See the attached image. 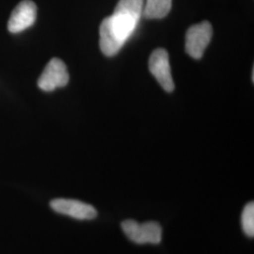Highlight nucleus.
Listing matches in <instances>:
<instances>
[{
	"label": "nucleus",
	"mask_w": 254,
	"mask_h": 254,
	"mask_svg": "<svg viewBox=\"0 0 254 254\" xmlns=\"http://www.w3.org/2000/svg\"><path fill=\"white\" fill-rule=\"evenodd\" d=\"M144 0H120L112 15L101 23L100 48L103 54L113 57L136 30L143 14Z\"/></svg>",
	"instance_id": "obj_1"
},
{
	"label": "nucleus",
	"mask_w": 254,
	"mask_h": 254,
	"mask_svg": "<svg viewBox=\"0 0 254 254\" xmlns=\"http://www.w3.org/2000/svg\"><path fill=\"white\" fill-rule=\"evenodd\" d=\"M121 226L127 238L138 245H157L161 242L162 228L157 222L149 221L140 224L135 220L127 219L122 222Z\"/></svg>",
	"instance_id": "obj_2"
},
{
	"label": "nucleus",
	"mask_w": 254,
	"mask_h": 254,
	"mask_svg": "<svg viewBox=\"0 0 254 254\" xmlns=\"http://www.w3.org/2000/svg\"><path fill=\"white\" fill-rule=\"evenodd\" d=\"M213 27L208 21L191 26L186 34V51L191 58L199 60L212 39Z\"/></svg>",
	"instance_id": "obj_3"
},
{
	"label": "nucleus",
	"mask_w": 254,
	"mask_h": 254,
	"mask_svg": "<svg viewBox=\"0 0 254 254\" xmlns=\"http://www.w3.org/2000/svg\"><path fill=\"white\" fill-rule=\"evenodd\" d=\"M69 82L67 67L60 59L53 58L38 79V87L44 91H52L65 87Z\"/></svg>",
	"instance_id": "obj_4"
},
{
	"label": "nucleus",
	"mask_w": 254,
	"mask_h": 254,
	"mask_svg": "<svg viewBox=\"0 0 254 254\" xmlns=\"http://www.w3.org/2000/svg\"><path fill=\"white\" fill-rule=\"evenodd\" d=\"M149 68L165 91L172 92L174 90L169 54L164 48H157L152 53L149 60Z\"/></svg>",
	"instance_id": "obj_5"
},
{
	"label": "nucleus",
	"mask_w": 254,
	"mask_h": 254,
	"mask_svg": "<svg viewBox=\"0 0 254 254\" xmlns=\"http://www.w3.org/2000/svg\"><path fill=\"white\" fill-rule=\"evenodd\" d=\"M55 212L79 220H91L97 217V211L92 205L80 200L56 199L50 202Z\"/></svg>",
	"instance_id": "obj_6"
},
{
	"label": "nucleus",
	"mask_w": 254,
	"mask_h": 254,
	"mask_svg": "<svg viewBox=\"0 0 254 254\" xmlns=\"http://www.w3.org/2000/svg\"><path fill=\"white\" fill-rule=\"evenodd\" d=\"M36 17L35 3L30 0H24L12 10L8 22V29L11 33H19L31 27L35 23Z\"/></svg>",
	"instance_id": "obj_7"
},
{
	"label": "nucleus",
	"mask_w": 254,
	"mask_h": 254,
	"mask_svg": "<svg viewBox=\"0 0 254 254\" xmlns=\"http://www.w3.org/2000/svg\"><path fill=\"white\" fill-rule=\"evenodd\" d=\"M173 0H145L143 16L147 19H162L169 14Z\"/></svg>",
	"instance_id": "obj_8"
},
{
	"label": "nucleus",
	"mask_w": 254,
	"mask_h": 254,
	"mask_svg": "<svg viewBox=\"0 0 254 254\" xmlns=\"http://www.w3.org/2000/svg\"><path fill=\"white\" fill-rule=\"evenodd\" d=\"M241 224L243 232L249 237L254 236V203L249 202L245 206L241 216Z\"/></svg>",
	"instance_id": "obj_9"
}]
</instances>
